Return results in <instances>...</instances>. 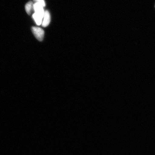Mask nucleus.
<instances>
[{
  "label": "nucleus",
  "mask_w": 155,
  "mask_h": 155,
  "mask_svg": "<svg viewBox=\"0 0 155 155\" xmlns=\"http://www.w3.org/2000/svg\"><path fill=\"white\" fill-rule=\"evenodd\" d=\"M31 30L37 39L39 41H42L44 36V31L43 29L38 27H32Z\"/></svg>",
  "instance_id": "f257e3e1"
},
{
  "label": "nucleus",
  "mask_w": 155,
  "mask_h": 155,
  "mask_svg": "<svg viewBox=\"0 0 155 155\" xmlns=\"http://www.w3.org/2000/svg\"><path fill=\"white\" fill-rule=\"evenodd\" d=\"M34 8L35 13L40 15L42 17H44L45 11H44L43 6L39 3H35L34 5Z\"/></svg>",
  "instance_id": "f03ea898"
},
{
  "label": "nucleus",
  "mask_w": 155,
  "mask_h": 155,
  "mask_svg": "<svg viewBox=\"0 0 155 155\" xmlns=\"http://www.w3.org/2000/svg\"><path fill=\"white\" fill-rule=\"evenodd\" d=\"M51 21V17L50 13L48 11L46 10L45 12L43 21L42 24V26L44 28H46L49 25Z\"/></svg>",
  "instance_id": "7ed1b4c3"
},
{
  "label": "nucleus",
  "mask_w": 155,
  "mask_h": 155,
  "mask_svg": "<svg viewBox=\"0 0 155 155\" xmlns=\"http://www.w3.org/2000/svg\"><path fill=\"white\" fill-rule=\"evenodd\" d=\"M34 4L32 1L28 2L25 5V10L28 15H30L34 11Z\"/></svg>",
  "instance_id": "20e7f679"
},
{
  "label": "nucleus",
  "mask_w": 155,
  "mask_h": 155,
  "mask_svg": "<svg viewBox=\"0 0 155 155\" xmlns=\"http://www.w3.org/2000/svg\"><path fill=\"white\" fill-rule=\"evenodd\" d=\"M32 18H33L37 25L39 26L42 24L43 17L37 14L36 13H34L32 15Z\"/></svg>",
  "instance_id": "39448f33"
},
{
  "label": "nucleus",
  "mask_w": 155,
  "mask_h": 155,
  "mask_svg": "<svg viewBox=\"0 0 155 155\" xmlns=\"http://www.w3.org/2000/svg\"><path fill=\"white\" fill-rule=\"evenodd\" d=\"M35 3H38L42 5L44 7L45 6V3L44 0H34Z\"/></svg>",
  "instance_id": "423d86ee"
}]
</instances>
